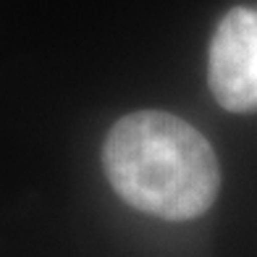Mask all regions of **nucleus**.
<instances>
[{"label":"nucleus","mask_w":257,"mask_h":257,"mask_svg":"<svg viewBox=\"0 0 257 257\" xmlns=\"http://www.w3.org/2000/svg\"><path fill=\"white\" fill-rule=\"evenodd\" d=\"M207 84L220 108L257 110V11L233 8L218 21L207 55Z\"/></svg>","instance_id":"2"},{"label":"nucleus","mask_w":257,"mask_h":257,"mask_svg":"<svg viewBox=\"0 0 257 257\" xmlns=\"http://www.w3.org/2000/svg\"><path fill=\"white\" fill-rule=\"evenodd\" d=\"M102 166L123 202L166 220L202 215L220 186L213 145L166 110H137L115 121L102 145Z\"/></svg>","instance_id":"1"}]
</instances>
